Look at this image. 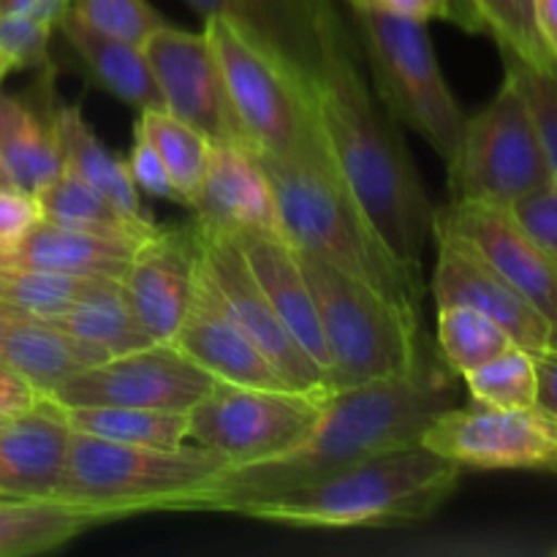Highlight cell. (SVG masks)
Returning a JSON list of instances; mask_svg holds the SVG:
<instances>
[{
  "instance_id": "cell-45",
  "label": "cell",
  "mask_w": 557,
  "mask_h": 557,
  "mask_svg": "<svg viewBox=\"0 0 557 557\" xmlns=\"http://www.w3.org/2000/svg\"><path fill=\"white\" fill-rule=\"evenodd\" d=\"M539 36L557 71V0H536Z\"/></svg>"
},
{
  "instance_id": "cell-5",
  "label": "cell",
  "mask_w": 557,
  "mask_h": 557,
  "mask_svg": "<svg viewBox=\"0 0 557 557\" xmlns=\"http://www.w3.org/2000/svg\"><path fill=\"white\" fill-rule=\"evenodd\" d=\"M223 468L228 462L199 444L152 449L71 430L69 462L54 500L82 511L98 525L169 511Z\"/></svg>"
},
{
  "instance_id": "cell-10",
  "label": "cell",
  "mask_w": 557,
  "mask_h": 557,
  "mask_svg": "<svg viewBox=\"0 0 557 557\" xmlns=\"http://www.w3.org/2000/svg\"><path fill=\"white\" fill-rule=\"evenodd\" d=\"M330 395L212 381L188 411L190 444L215 451L228 466L283 457L313 433Z\"/></svg>"
},
{
  "instance_id": "cell-39",
  "label": "cell",
  "mask_w": 557,
  "mask_h": 557,
  "mask_svg": "<svg viewBox=\"0 0 557 557\" xmlns=\"http://www.w3.org/2000/svg\"><path fill=\"white\" fill-rule=\"evenodd\" d=\"M348 3H373L411 20H451L466 30H484L473 0H348Z\"/></svg>"
},
{
  "instance_id": "cell-3",
  "label": "cell",
  "mask_w": 557,
  "mask_h": 557,
  "mask_svg": "<svg viewBox=\"0 0 557 557\" xmlns=\"http://www.w3.org/2000/svg\"><path fill=\"white\" fill-rule=\"evenodd\" d=\"M281 215V232L297 250L330 261L422 321L428 283L422 267L403 261L375 232L370 218L326 158L324 145L297 152L256 150Z\"/></svg>"
},
{
  "instance_id": "cell-13",
  "label": "cell",
  "mask_w": 557,
  "mask_h": 557,
  "mask_svg": "<svg viewBox=\"0 0 557 557\" xmlns=\"http://www.w3.org/2000/svg\"><path fill=\"white\" fill-rule=\"evenodd\" d=\"M163 109L194 125L212 145H250L228 98L215 49L205 30L161 25L145 44Z\"/></svg>"
},
{
  "instance_id": "cell-19",
  "label": "cell",
  "mask_w": 557,
  "mask_h": 557,
  "mask_svg": "<svg viewBox=\"0 0 557 557\" xmlns=\"http://www.w3.org/2000/svg\"><path fill=\"white\" fill-rule=\"evenodd\" d=\"M71 424L49 397L0 422V498L54 500L69 462Z\"/></svg>"
},
{
  "instance_id": "cell-48",
  "label": "cell",
  "mask_w": 557,
  "mask_h": 557,
  "mask_svg": "<svg viewBox=\"0 0 557 557\" xmlns=\"http://www.w3.org/2000/svg\"><path fill=\"white\" fill-rule=\"evenodd\" d=\"M9 185H14V183H11L9 172H5V166H3V158H0V188H9ZM14 188H16V185H14Z\"/></svg>"
},
{
  "instance_id": "cell-25",
  "label": "cell",
  "mask_w": 557,
  "mask_h": 557,
  "mask_svg": "<svg viewBox=\"0 0 557 557\" xmlns=\"http://www.w3.org/2000/svg\"><path fill=\"white\" fill-rule=\"evenodd\" d=\"M54 139H58L60 158L63 166L79 174L85 183L101 190L120 212L131 218V221L141 223V226L152 228L150 212L141 207L139 188L134 185V177L128 172V163L123 158L114 156L107 145L96 136V131L87 125L85 114L79 107H58L52 112Z\"/></svg>"
},
{
  "instance_id": "cell-30",
  "label": "cell",
  "mask_w": 557,
  "mask_h": 557,
  "mask_svg": "<svg viewBox=\"0 0 557 557\" xmlns=\"http://www.w3.org/2000/svg\"><path fill=\"white\" fill-rule=\"evenodd\" d=\"M38 196V205L47 221L60 223V226L82 228V232L107 234V237L141 239L152 228L131 221L125 212H120L101 190L92 188L90 183L71 172L69 166L60 169L58 177L47 185Z\"/></svg>"
},
{
  "instance_id": "cell-29",
  "label": "cell",
  "mask_w": 557,
  "mask_h": 557,
  "mask_svg": "<svg viewBox=\"0 0 557 557\" xmlns=\"http://www.w3.org/2000/svg\"><path fill=\"white\" fill-rule=\"evenodd\" d=\"M63 411L71 430L92 435V438L152 446V449H174V446L190 444L188 413L128 406H76L63 408Z\"/></svg>"
},
{
  "instance_id": "cell-21",
  "label": "cell",
  "mask_w": 557,
  "mask_h": 557,
  "mask_svg": "<svg viewBox=\"0 0 557 557\" xmlns=\"http://www.w3.org/2000/svg\"><path fill=\"white\" fill-rule=\"evenodd\" d=\"M232 237L237 239L250 272L256 275L259 286L264 288L277 319L292 332L294 341L308 351V357L319 364L321 373L326 375V384L332 386L330 351H326L319 310H315L308 277H305L302 264H299L297 248L283 234L237 232Z\"/></svg>"
},
{
  "instance_id": "cell-15",
  "label": "cell",
  "mask_w": 557,
  "mask_h": 557,
  "mask_svg": "<svg viewBox=\"0 0 557 557\" xmlns=\"http://www.w3.org/2000/svg\"><path fill=\"white\" fill-rule=\"evenodd\" d=\"M194 232L199 239V261L221 302L226 305L232 319L248 332L250 341L270 357L277 373L288 381V386L305 392H335L326 384V375L321 373L319 364L308 357V351L294 341L292 332L277 319L264 288L250 272L237 239L228 232L199 226L196 221Z\"/></svg>"
},
{
  "instance_id": "cell-38",
  "label": "cell",
  "mask_w": 557,
  "mask_h": 557,
  "mask_svg": "<svg viewBox=\"0 0 557 557\" xmlns=\"http://www.w3.org/2000/svg\"><path fill=\"white\" fill-rule=\"evenodd\" d=\"M506 74L520 85L522 96L531 107L557 183V71H536L520 60L506 58Z\"/></svg>"
},
{
  "instance_id": "cell-22",
  "label": "cell",
  "mask_w": 557,
  "mask_h": 557,
  "mask_svg": "<svg viewBox=\"0 0 557 557\" xmlns=\"http://www.w3.org/2000/svg\"><path fill=\"white\" fill-rule=\"evenodd\" d=\"M139 239L107 237L41 221L25 239L9 250H0V267H27V270L63 272L74 277H117L123 281L125 267Z\"/></svg>"
},
{
  "instance_id": "cell-36",
  "label": "cell",
  "mask_w": 557,
  "mask_h": 557,
  "mask_svg": "<svg viewBox=\"0 0 557 557\" xmlns=\"http://www.w3.org/2000/svg\"><path fill=\"white\" fill-rule=\"evenodd\" d=\"M71 11L96 30L131 44H145L158 27L166 25L147 0H71Z\"/></svg>"
},
{
  "instance_id": "cell-18",
  "label": "cell",
  "mask_w": 557,
  "mask_h": 557,
  "mask_svg": "<svg viewBox=\"0 0 557 557\" xmlns=\"http://www.w3.org/2000/svg\"><path fill=\"white\" fill-rule=\"evenodd\" d=\"M169 343H174L185 357L194 359L215 381L261 386V389H292L288 381L270 362V357L232 319L201 261L188 313H185L177 335Z\"/></svg>"
},
{
  "instance_id": "cell-40",
  "label": "cell",
  "mask_w": 557,
  "mask_h": 557,
  "mask_svg": "<svg viewBox=\"0 0 557 557\" xmlns=\"http://www.w3.org/2000/svg\"><path fill=\"white\" fill-rule=\"evenodd\" d=\"M125 163H128L131 177H134V185L141 194L183 205L172 177H169L166 166H163L161 156H158L156 147L150 145V139H147L139 128H134V147H131V156Z\"/></svg>"
},
{
  "instance_id": "cell-35",
  "label": "cell",
  "mask_w": 557,
  "mask_h": 557,
  "mask_svg": "<svg viewBox=\"0 0 557 557\" xmlns=\"http://www.w3.org/2000/svg\"><path fill=\"white\" fill-rule=\"evenodd\" d=\"M482 25L504 49V58L520 60L536 71H555L536 22V0H473Z\"/></svg>"
},
{
  "instance_id": "cell-46",
  "label": "cell",
  "mask_w": 557,
  "mask_h": 557,
  "mask_svg": "<svg viewBox=\"0 0 557 557\" xmlns=\"http://www.w3.org/2000/svg\"><path fill=\"white\" fill-rule=\"evenodd\" d=\"M201 16H234V20L243 22H256V16L250 14L248 0H188ZM259 25V22H256Z\"/></svg>"
},
{
  "instance_id": "cell-11",
  "label": "cell",
  "mask_w": 557,
  "mask_h": 557,
  "mask_svg": "<svg viewBox=\"0 0 557 557\" xmlns=\"http://www.w3.org/2000/svg\"><path fill=\"white\" fill-rule=\"evenodd\" d=\"M419 444L479 471H557V417L542 406L495 408L473 400L449 406Z\"/></svg>"
},
{
  "instance_id": "cell-7",
  "label": "cell",
  "mask_w": 557,
  "mask_h": 557,
  "mask_svg": "<svg viewBox=\"0 0 557 557\" xmlns=\"http://www.w3.org/2000/svg\"><path fill=\"white\" fill-rule=\"evenodd\" d=\"M205 33L253 150L297 152L319 141L302 60L283 52L256 22L207 16Z\"/></svg>"
},
{
  "instance_id": "cell-16",
  "label": "cell",
  "mask_w": 557,
  "mask_h": 557,
  "mask_svg": "<svg viewBox=\"0 0 557 557\" xmlns=\"http://www.w3.org/2000/svg\"><path fill=\"white\" fill-rule=\"evenodd\" d=\"M438 259H435L433 288L435 308L438 305H468L479 313L490 315L504 326L511 343L531 354H544L555 348L553 324L542 310L528 302L509 281L498 275L484 259H479L466 243L444 232H433Z\"/></svg>"
},
{
  "instance_id": "cell-42",
  "label": "cell",
  "mask_w": 557,
  "mask_h": 557,
  "mask_svg": "<svg viewBox=\"0 0 557 557\" xmlns=\"http://www.w3.org/2000/svg\"><path fill=\"white\" fill-rule=\"evenodd\" d=\"M511 212L549 253L557 256V183L511 205Z\"/></svg>"
},
{
  "instance_id": "cell-32",
  "label": "cell",
  "mask_w": 557,
  "mask_h": 557,
  "mask_svg": "<svg viewBox=\"0 0 557 557\" xmlns=\"http://www.w3.org/2000/svg\"><path fill=\"white\" fill-rule=\"evenodd\" d=\"M511 337L490 315L468 305H438V351L441 362L449 364L457 375L490 362L506 348Z\"/></svg>"
},
{
  "instance_id": "cell-27",
  "label": "cell",
  "mask_w": 557,
  "mask_h": 557,
  "mask_svg": "<svg viewBox=\"0 0 557 557\" xmlns=\"http://www.w3.org/2000/svg\"><path fill=\"white\" fill-rule=\"evenodd\" d=\"M71 335L103 348L107 354H128L150 346L152 341L117 277H90L60 319H54Z\"/></svg>"
},
{
  "instance_id": "cell-2",
  "label": "cell",
  "mask_w": 557,
  "mask_h": 557,
  "mask_svg": "<svg viewBox=\"0 0 557 557\" xmlns=\"http://www.w3.org/2000/svg\"><path fill=\"white\" fill-rule=\"evenodd\" d=\"M455 370L424 362L403 379L373 381L332 392L313 433L283 457L228 466L199 490L180 498L169 511H218L228 515L245 500L321 482L348 471L381 451L417 444L441 411L455 400Z\"/></svg>"
},
{
  "instance_id": "cell-20",
  "label": "cell",
  "mask_w": 557,
  "mask_h": 557,
  "mask_svg": "<svg viewBox=\"0 0 557 557\" xmlns=\"http://www.w3.org/2000/svg\"><path fill=\"white\" fill-rule=\"evenodd\" d=\"M196 223L218 232H281L270 177L253 147L212 145L205 183L194 205Z\"/></svg>"
},
{
  "instance_id": "cell-37",
  "label": "cell",
  "mask_w": 557,
  "mask_h": 557,
  "mask_svg": "<svg viewBox=\"0 0 557 557\" xmlns=\"http://www.w3.org/2000/svg\"><path fill=\"white\" fill-rule=\"evenodd\" d=\"M52 30L54 25L25 11H3L0 14V60L11 71L47 69Z\"/></svg>"
},
{
  "instance_id": "cell-33",
  "label": "cell",
  "mask_w": 557,
  "mask_h": 557,
  "mask_svg": "<svg viewBox=\"0 0 557 557\" xmlns=\"http://www.w3.org/2000/svg\"><path fill=\"white\" fill-rule=\"evenodd\" d=\"M87 281L90 277H74L63 272L0 267V305L16 315L54 321L74 305Z\"/></svg>"
},
{
  "instance_id": "cell-24",
  "label": "cell",
  "mask_w": 557,
  "mask_h": 557,
  "mask_svg": "<svg viewBox=\"0 0 557 557\" xmlns=\"http://www.w3.org/2000/svg\"><path fill=\"white\" fill-rule=\"evenodd\" d=\"M58 27L82 58V63L87 65L92 79L107 87L114 98L136 107L139 112L163 109L161 90H158L156 74H152V65L141 44H131L125 38L96 30L85 20H79L71 5L60 16Z\"/></svg>"
},
{
  "instance_id": "cell-34",
  "label": "cell",
  "mask_w": 557,
  "mask_h": 557,
  "mask_svg": "<svg viewBox=\"0 0 557 557\" xmlns=\"http://www.w3.org/2000/svg\"><path fill=\"white\" fill-rule=\"evenodd\" d=\"M468 392L476 403L495 408H531L539 406L536 354L520 346L506 348L490 362L468 370L462 375Z\"/></svg>"
},
{
  "instance_id": "cell-31",
  "label": "cell",
  "mask_w": 557,
  "mask_h": 557,
  "mask_svg": "<svg viewBox=\"0 0 557 557\" xmlns=\"http://www.w3.org/2000/svg\"><path fill=\"white\" fill-rule=\"evenodd\" d=\"M136 128L150 139V145L161 156L183 205L194 210L201 183H205L212 141L201 131H196L194 125L169 114L166 109H145V112H139Z\"/></svg>"
},
{
  "instance_id": "cell-17",
  "label": "cell",
  "mask_w": 557,
  "mask_h": 557,
  "mask_svg": "<svg viewBox=\"0 0 557 557\" xmlns=\"http://www.w3.org/2000/svg\"><path fill=\"white\" fill-rule=\"evenodd\" d=\"M199 272V239L190 226H156L136 243L125 267L123 286L136 319L156 343L177 335Z\"/></svg>"
},
{
  "instance_id": "cell-50",
  "label": "cell",
  "mask_w": 557,
  "mask_h": 557,
  "mask_svg": "<svg viewBox=\"0 0 557 557\" xmlns=\"http://www.w3.org/2000/svg\"><path fill=\"white\" fill-rule=\"evenodd\" d=\"M555 555H557V553H555Z\"/></svg>"
},
{
  "instance_id": "cell-6",
  "label": "cell",
  "mask_w": 557,
  "mask_h": 557,
  "mask_svg": "<svg viewBox=\"0 0 557 557\" xmlns=\"http://www.w3.org/2000/svg\"><path fill=\"white\" fill-rule=\"evenodd\" d=\"M297 253L319 310L335 392L403 379L428 362L422 321L330 261L302 250Z\"/></svg>"
},
{
  "instance_id": "cell-26",
  "label": "cell",
  "mask_w": 557,
  "mask_h": 557,
  "mask_svg": "<svg viewBox=\"0 0 557 557\" xmlns=\"http://www.w3.org/2000/svg\"><path fill=\"white\" fill-rule=\"evenodd\" d=\"M0 158L16 188L41 194L63 169L52 114L44 117L22 98L0 92Z\"/></svg>"
},
{
  "instance_id": "cell-47",
  "label": "cell",
  "mask_w": 557,
  "mask_h": 557,
  "mask_svg": "<svg viewBox=\"0 0 557 557\" xmlns=\"http://www.w3.org/2000/svg\"><path fill=\"white\" fill-rule=\"evenodd\" d=\"M11 310L5 308V305H0V348H3V337H5V326H9V321H11Z\"/></svg>"
},
{
  "instance_id": "cell-23",
  "label": "cell",
  "mask_w": 557,
  "mask_h": 557,
  "mask_svg": "<svg viewBox=\"0 0 557 557\" xmlns=\"http://www.w3.org/2000/svg\"><path fill=\"white\" fill-rule=\"evenodd\" d=\"M109 357L112 354L71 335L54 321L16 313L5 326L3 348H0V359L9 362L22 379L30 381L44 397H52L65 381Z\"/></svg>"
},
{
  "instance_id": "cell-14",
  "label": "cell",
  "mask_w": 557,
  "mask_h": 557,
  "mask_svg": "<svg viewBox=\"0 0 557 557\" xmlns=\"http://www.w3.org/2000/svg\"><path fill=\"white\" fill-rule=\"evenodd\" d=\"M433 232L466 243L553 324L557 351V256L549 253L511 212L490 201L451 199L433 212Z\"/></svg>"
},
{
  "instance_id": "cell-9",
  "label": "cell",
  "mask_w": 557,
  "mask_h": 557,
  "mask_svg": "<svg viewBox=\"0 0 557 557\" xmlns=\"http://www.w3.org/2000/svg\"><path fill=\"white\" fill-rule=\"evenodd\" d=\"M446 166L451 199L511 207L555 183L531 107L509 74L493 101L466 120L460 147Z\"/></svg>"
},
{
  "instance_id": "cell-12",
  "label": "cell",
  "mask_w": 557,
  "mask_h": 557,
  "mask_svg": "<svg viewBox=\"0 0 557 557\" xmlns=\"http://www.w3.org/2000/svg\"><path fill=\"white\" fill-rule=\"evenodd\" d=\"M212 381L174 343H150L82 370L49 400L63 408L128 406L188 413L210 392Z\"/></svg>"
},
{
  "instance_id": "cell-43",
  "label": "cell",
  "mask_w": 557,
  "mask_h": 557,
  "mask_svg": "<svg viewBox=\"0 0 557 557\" xmlns=\"http://www.w3.org/2000/svg\"><path fill=\"white\" fill-rule=\"evenodd\" d=\"M41 397L44 395L30 381L22 379L9 362L0 359V422L20 417V413H27L30 408H36L41 403Z\"/></svg>"
},
{
  "instance_id": "cell-44",
  "label": "cell",
  "mask_w": 557,
  "mask_h": 557,
  "mask_svg": "<svg viewBox=\"0 0 557 557\" xmlns=\"http://www.w3.org/2000/svg\"><path fill=\"white\" fill-rule=\"evenodd\" d=\"M539 373V406L547 408L557 417V351L536 354Z\"/></svg>"
},
{
  "instance_id": "cell-41",
  "label": "cell",
  "mask_w": 557,
  "mask_h": 557,
  "mask_svg": "<svg viewBox=\"0 0 557 557\" xmlns=\"http://www.w3.org/2000/svg\"><path fill=\"white\" fill-rule=\"evenodd\" d=\"M44 218L41 205L36 194L14 188H0V250L14 248L20 239H25L33 232L38 221Z\"/></svg>"
},
{
  "instance_id": "cell-28",
  "label": "cell",
  "mask_w": 557,
  "mask_h": 557,
  "mask_svg": "<svg viewBox=\"0 0 557 557\" xmlns=\"http://www.w3.org/2000/svg\"><path fill=\"white\" fill-rule=\"evenodd\" d=\"M96 522L58 500L0 498V557L54 553Z\"/></svg>"
},
{
  "instance_id": "cell-8",
  "label": "cell",
  "mask_w": 557,
  "mask_h": 557,
  "mask_svg": "<svg viewBox=\"0 0 557 557\" xmlns=\"http://www.w3.org/2000/svg\"><path fill=\"white\" fill-rule=\"evenodd\" d=\"M351 9L384 107L449 163L468 117L446 85L428 22L392 14L373 3H351Z\"/></svg>"
},
{
  "instance_id": "cell-4",
  "label": "cell",
  "mask_w": 557,
  "mask_h": 557,
  "mask_svg": "<svg viewBox=\"0 0 557 557\" xmlns=\"http://www.w3.org/2000/svg\"><path fill=\"white\" fill-rule=\"evenodd\" d=\"M462 471L417 441L321 482L245 500L228 515L292 528L413 525L430 520L451 498Z\"/></svg>"
},
{
  "instance_id": "cell-49",
  "label": "cell",
  "mask_w": 557,
  "mask_h": 557,
  "mask_svg": "<svg viewBox=\"0 0 557 557\" xmlns=\"http://www.w3.org/2000/svg\"><path fill=\"white\" fill-rule=\"evenodd\" d=\"M3 5H5V0H0V14H3Z\"/></svg>"
},
{
  "instance_id": "cell-1",
  "label": "cell",
  "mask_w": 557,
  "mask_h": 557,
  "mask_svg": "<svg viewBox=\"0 0 557 557\" xmlns=\"http://www.w3.org/2000/svg\"><path fill=\"white\" fill-rule=\"evenodd\" d=\"M308 30L310 58L302 60V71L326 158L386 245L403 261L422 267L435 207L411 156L381 117L330 3L310 0Z\"/></svg>"
}]
</instances>
